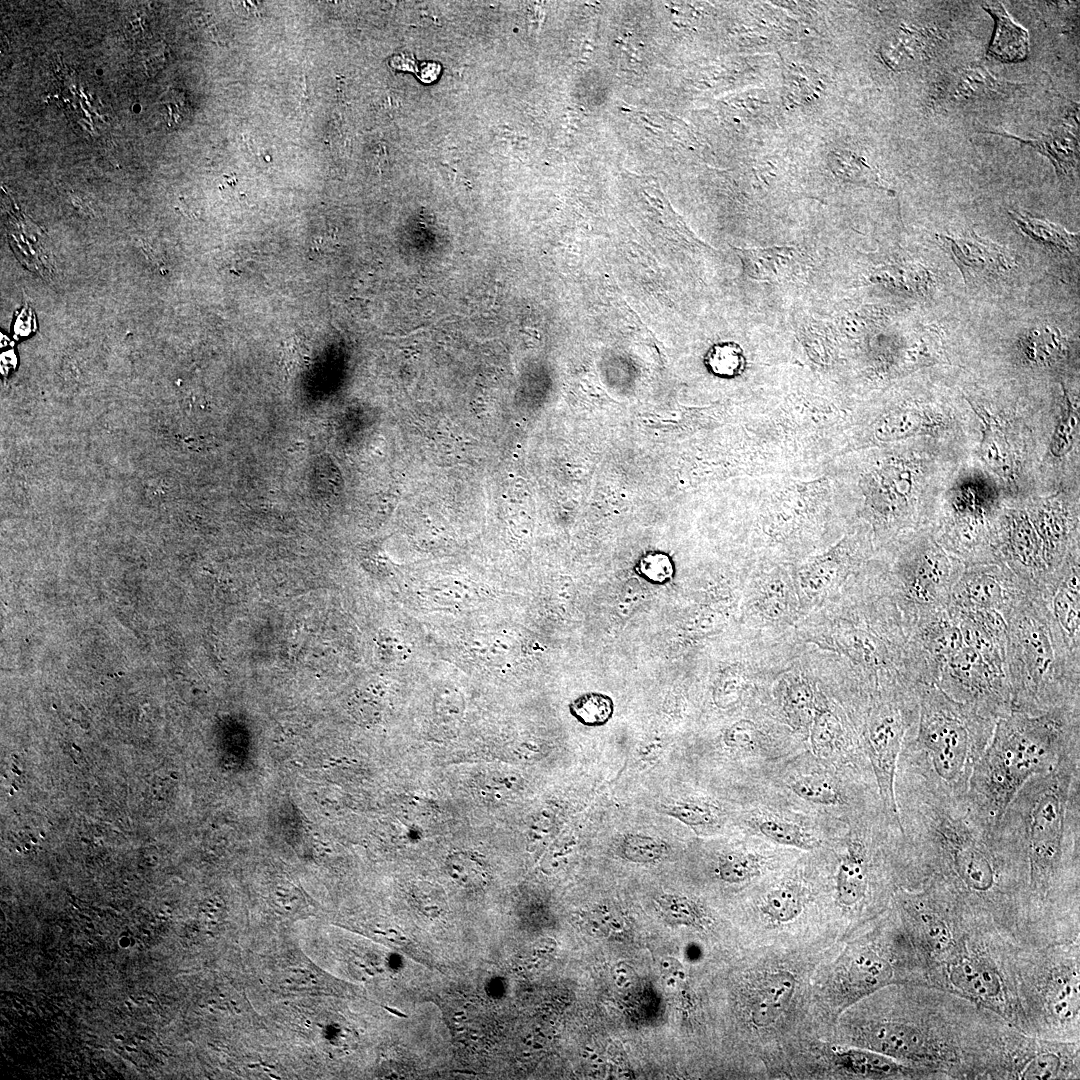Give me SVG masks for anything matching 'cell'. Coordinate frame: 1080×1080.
<instances>
[{"label": "cell", "instance_id": "cell-1", "mask_svg": "<svg viewBox=\"0 0 1080 1080\" xmlns=\"http://www.w3.org/2000/svg\"><path fill=\"white\" fill-rule=\"evenodd\" d=\"M908 851V885H930L964 912L1021 946L1038 940L1028 865L1014 834L993 823L965 797H952L908 780L897 802Z\"/></svg>", "mask_w": 1080, "mask_h": 1080}, {"label": "cell", "instance_id": "cell-2", "mask_svg": "<svg viewBox=\"0 0 1080 1080\" xmlns=\"http://www.w3.org/2000/svg\"><path fill=\"white\" fill-rule=\"evenodd\" d=\"M1080 752L1029 779L1001 821L1028 865L1032 909L1050 935L1079 931Z\"/></svg>", "mask_w": 1080, "mask_h": 1080}, {"label": "cell", "instance_id": "cell-3", "mask_svg": "<svg viewBox=\"0 0 1080 1080\" xmlns=\"http://www.w3.org/2000/svg\"><path fill=\"white\" fill-rule=\"evenodd\" d=\"M1080 752V707L1029 715L1012 710L999 718L978 759L966 799L983 817L999 823L1008 805L1032 777Z\"/></svg>", "mask_w": 1080, "mask_h": 1080}, {"label": "cell", "instance_id": "cell-4", "mask_svg": "<svg viewBox=\"0 0 1080 1080\" xmlns=\"http://www.w3.org/2000/svg\"><path fill=\"white\" fill-rule=\"evenodd\" d=\"M1002 615L1012 710L1039 715L1080 707V650L1065 638L1041 592L1027 590Z\"/></svg>", "mask_w": 1080, "mask_h": 1080}, {"label": "cell", "instance_id": "cell-5", "mask_svg": "<svg viewBox=\"0 0 1080 1080\" xmlns=\"http://www.w3.org/2000/svg\"><path fill=\"white\" fill-rule=\"evenodd\" d=\"M995 723L936 684H921L918 720L899 756L907 763L908 779L952 797H965Z\"/></svg>", "mask_w": 1080, "mask_h": 1080}, {"label": "cell", "instance_id": "cell-6", "mask_svg": "<svg viewBox=\"0 0 1080 1080\" xmlns=\"http://www.w3.org/2000/svg\"><path fill=\"white\" fill-rule=\"evenodd\" d=\"M1016 981L1023 1032L1079 1043V939L1019 947Z\"/></svg>", "mask_w": 1080, "mask_h": 1080}, {"label": "cell", "instance_id": "cell-7", "mask_svg": "<svg viewBox=\"0 0 1080 1080\" xmlns=\"http://www.w3.org/2000/svg\"><path fill=\"white\" fill-rule=\"evenodd\" d=\"M919 715V688L898 699L880 702L873 707L863 731V744L878 793L881 812L887 823L902 833L895 782L898 761L908 732Z\"/></svg>", "mask_w": 1080, "mask_h": 1080}, {"label": "cell", "instance_id": "cell-8", "mask_svg": "<svg viewBox=\"0 0 1080 1080\" xmlns=\"http://www.w3.org/2000/svg\"><path fill=\"white\" fill-rule=\"evenodd\" d=\"M936 685L952 699L994 721L1012 711L1006 673L965 644L945 663Z\"/></svg>", "mask_w": 1080, "mask_h": 1080}, {"label": "cell", "instance_id": "cell-9", "mask_svg": "<svg viewBox=\"0 0 1080 1080\" xmlns=\"http://www.w3.org/2000/svg\"><path fill=\"white\" fill-rule=\"evenodd\" d=\"M1028 589L1007 567L967 566L952 588L948 606L1003 614Z\"/></svg>", "mask_w": 1080, "mask_h": 1080}, {"label": "cell", "instance_id": "cell-10", "mask_svg": "<svg viewBox=\"0 0 1080 1080\" xmlns=\"http://www.w3.org/2000/svg\"><path fill=\"white\" fill-rule=\"evenodd\" d=\"M937 239L949 251L967 286L994 279L1011 269L1006 249L973 230L957 235L938 234Z\"/></svg>", "mask_w": 1080, "mask_h": 1080}, {"label": "cell", "instance_id": "cell-11", "mask_svg": "<svg viewBox=\"0 0 1080 1080\" xmlns=\"http://www.w3.org/2000/svg\"><path fill=\"white\" fill-rule=\"evenodd\" d=\"M1070 645L1080 650V577L1078 563L1053 570L1038 589Z\"/></svg>", "mask_w": 1080, "mask_h": 1080}, {"label": "cell", "instance_id": "cell-12", "mask_svg": "<svg viewBox=\"0 0 1080 1080\" xmlns=\"http://www.w3.org/2000/svg\"><path fill=\"white\" fill-rule=\"evenodd\" d=\"M893 964L871 948L855 952L839 975L842 1002L851 1005L893 983Z\"/></svg>", "mask_w": 1080, "mask_h": 1080}, {"label": "cell", "instance_id": "cell-13", "mask_svg": "<svg viewBox=\"0 0 1080 1080\" xmlns=\"http://www.w3.org/2000/svg\"><path fill=\"white\" fill-rule=\"evenodd\" d=\"M871 858L864 838L848 841L836 873V898L842 907L855 909L866 901L872 882Z\"/></svg>", "mask_w": 1080, "mask_h": 1080}, {"label": "cell", "instance_id": "cell-14", "mask_svg": "<svg viewBox=\"0 0 1080 1080\" xmlns=\"http://www.w3.org/2000/svg\"><path fill=\"white\" fill-rule=\"evenodd\" d=\"M796 987L795 976L788 971L766 974L752 990L749 1015L757 1028L772 1025L786 1010Z\"/></svg>", "mask_w": 1080, "mask_h": 1080}, {"label": "cell", "instance_id": "cell-15", "mask_svg": "<svg viewBox=\"0 0 1080 1080\" xmlns=\"http://www.w3.org/2000/svg\"><path fill=\"white\" fill-rule=\"evenodd\" d=\"M838 1067L852 1076L866 1079L920 1078L913 1068L881 1053L856 1047L836 1050Z\"/></svg>", "mask_w": 1080, "mask_h": 1080}, {"label": "cell", "instance_id": "cell-16", "mask_svg": "<svg viewBox=\"0 0 1080 1080\" xmlns=\"http://www.w3.org/2000/svg\"><path fill=\"white\" fill-rule=\"evenodd\" d=\"M991 134L1014 139L1021 144L1034 147L1044 156L1048 157L1059 178L1070 177L1078 168L1079 149L1078 137L1075 130L1061 127L1051 134H1044L1032 139H1023L1006 132L987 131Z\"/></svg>", "mask_w": 1080, "mask_h": 1080}, {"label": "cell", "instance_id": "cell-17", "mask_svg": "<svg viewBox=\"0 0 1080 1080\" xmlns=\"http://www.w3.org/2000/svg\"><path fill=\"white\" fill-rule=\"evenodd\" d=\"M995 20V32L987 55L1003 62H1018L1026 58L1029 48L1028 32L1015 23L1000 2L983 5Z\"/></svg>", "mask_w": 1080, "mask_h": 1080}, {"label": "cell", "instance_id": "cell-18", "mask_svg": "<svg viewBox=\"0 0 1080 1080\" xmlns=\"http://www.w3.org/2000/svg\"><path fill=\"white\" fill-rule=\"evenodd\" d=\"M937 35L918 29H904L894 35L883 48V57L894 67H905L932 56Z\"/></svg>", "mask_w": 1080, "mask_h": 1080}, {"label": "cell", "instance_id": "cell-19", "mask_svg": "<svg viewBox=\"0 0 1080 1080\" xmlns=\"http://www.w3.org/2000/svg\"><path fill=\"white\" fill-rule=\"evenodd\" d=\"M1008 215L1029 238L1063 253H1075L1079 249V235L1067 231L1059 224L1027 214L1009 210Z\"/></svg>", "mask_w": 1080, "mask_h": 1080}, {"label": "cell", "instance_id": "cell-20", "mask_svg": "<svg viewBox=\"0 0 1080 1080\" xmlns=\"http://www.w3.org/2000/svg\"><path fill=\"white\" fill-rule=\"evenodd\" d=\"M749 274L754 279L779 281L794 272L796 251L790 247L752 249L745 253Z\"/></svg>", "mask_w": 1080, "mask_h": 1080}, {"label": "cell", "instance_id": "cell-21", "mask_svg": "<svg viewBox=\"0 0 1080 1080\" xmlns=\"http://www.w3.org/2000/svg\"><path fill=\"white\" fill-rule=\"evenodd\" d=\"M1002 82L984 67L966 68L953 75L944 87L943 98L949 101H963L997 92Z\"/></svg>", "mask_w": 1080, "mask_h": 1080}, {"label": "cell", "instance_id": "cell-22", "mask_svg": "<svg viewBox=\"0 0 1080 1080\" xmlns=\"http://www.w3.org/2000/svg\"><path fill=\"white\" fill-rule=\"evenodd\" d=\"M805 902L806 896L802 887L793 883L783 884L767 893L761 910L771 921L786 923L801 914Z\"/></svg>", "mask_w": 1080, "mask_h": 1080}, {"label": "cell", "instance_id": "cell-23", "mask_svg": "<svg viewBox=\"0 0 1080 1080\" xmlns=\"http://www.w3.org/2000/svg\"><path fill=\"white\" fill-rule=\"evenodd\" d=\"M783 709L788 723L794 729H809L816 709L811 686L804 680L790 683L785 690Z\"/></svg>", "mask_w": 1080, "mask_h": 1080}, {"label": "cell", "instance_id": "cell-24", "mask_svg": "<svg viewBox=\"0 0 1080 1080\" xmlns=\"http://www.w3.org/2000/svg\"><path fill=\"white\" fill-rule=\"evenodd\" d=\"M847 644L858 662L871 668L879 669L892 661L891 651L877 634L865 629H855L847 636Z\"/></svg>", "mask_w": 1080, "mask_h": 1080}, {"label": "cell", "instance_id": "cell-25", "mask_svg": "<svg viewBox=\"0 0 1080 1080\" xmlns=\"http://www.w3.org/2000/svg\"><path fill=\"white\" fill-rule=\"evenodd\" d=\"M842 736V726L837 716L828 708L816 707L810 725V741L814 754L829 757L837 748Z\"/></svg>", "mask_w": 1080, "mask_h": 1080}, {"label": "cell", "instance_id": "cell-26", "mask_svg": "<svg viewBox=\"0 0 1080 1080\" xmlns=\"http://www.w3.org/2000/svg\"><path fill=\"white\" fill-rule=\"evenodd\" d=\"M571 715L588 727L605 725L613 716L612 698L600 692H586L569 704Z\"/></svg>", "mask_w": 1080, "mask_h": 1080}, {"label": "cell", "instance_id": "cell-27", "mask_svg": "<svg viewBox=\"0 0 1080 1080\" xmlns=\"http://www.w3.org/2000/svg\"><path fill=\"white\" fill-rule=\"evenodd\" d=\"M758 831L769 840L798 849H812L816 842L796 823L780 817H763L756 822Z\"/></svg>", "mask_w": 1080, "mask_h": 1080}, {"label": "cell", "instance_id": "cell-28", "mask_svg": "<svg viewBox=\"0 0 1080 1080\" xmlns=\"http://www.w3.org/2000/svg\"><path fill=\"white\" fill-rule=\"evenodd\" d=\"M710 373L721 378H732L743 370L745 359L741 348L734 342L716 343L707 351L704 359Z\"/></svg>", "mask_w": 1080, "mask_h": 1080}, {"label": "cell", "instance_id": "cell-29", "mask_svg": "<svg viewBox=\"0 0 1080 1080\" xmlns=\"http://www.w3.org/2000/svg\"><path fill=\"white\" fill-rule=\"evenodd\" d=\"M840 571L841 566L834 558H821L801 571L800 585L807 595L818 596L835 584Z\"/></svg>", "mask_w": 1080, "mask_h": 1080}, {"label": "cell", "instance_id": "cell-30", "mask_svg": "<svg viewBox=\"0 0 1080 1080\" xmlns=\"http://www.w3.org/2000/svg\"><path fill=\"white\" fill-rule=\"evenodd\" d=\"M761 868L762 862L757 855L748 852H730L720 858L717 872L720 879L725 882L741 883L758 876Z\"/></svg>", "mask_w": 1080, "mask_h": 1080}, {"label": "cell", "instance_id": "cell-31", "mask_svg": "<svg viewBox=\"0 0 1080 1080\" xmlns=\"http://www.w3.org/2000/svg\"><path fill=\"white\" fill-rule=\"evenodd\" d=\"M790 789L801 799L821 805H833L841 801L837 787L820 775H803L789 784Z\"/></svg>", "mask_w": 1080, "mask_h": 1080}, {"label": "cell", "instance_id": "cell-32", "mask_svg": "<svg viewBox=\"0 0 1080 1080\" xmlns=\"http://www.w3.org/2000/svg\"><path fill=\"white\" fill-rule=\"evenodd\" d=\"M634 570L645 581L664 585L669 583L675 576V563L671 556L660 550L647 551L642 554Z\"/></svg>", "mask_w": 1080, "mask_h": 1080}, {"label": "cell", "instance_id": "cell-33", "mask_svg": "<svg viewBox=\"0 0 1080 1080\" xmlns=\"http://www.w3.org/2000/svg\"><path fill=\"white\" fill-rule=\"evenodd\" d=\"M831 157L832 165L835 164V170L841 177L866 186L882 187L874 170L857 154L848 151L833 152Z\"/></svg>", "mask_w": 1080, "mask_h": 1080}, {"label": "cell", "instance_id": "cell-34", "mask_svg": "<svg viewBox=\"0 0 1080 1080\" xmlns=\"http://www.w3.org/2000/svg\"><path fill=\"white\" fill-rule=\"evenodd\" d=\"M623 855L634 862H651L661 857L664 846L654 838L631 834L623 838L621 845Z\"/></svg>", "mask_w": 1080, "mask_h": 1080}, {"label": "cell", "instance_id": "cell-35", "mask_svg": "<svg viewBox=\"0 0 1080 1080\" xmlns=\"http://www.w3.org/2000/svg\"><path fill=\"white\" fill-rule=\"evenodd\" d=\"M1024 341L1026 352L1033 359H1051L1061 349V335L1050 328L1034 329Z\"/></svg>", "mask_w": 1080, "mask_h": 1080}, {"label": "cell", "instance_id": "cell-36", "mask_svg": "<svg viewBox=\"0 0 1080 1080\" xmlns=\"http://www.w3.org/2000/svg\"><path fill=\"white\" fill-rule=\"evenodd\" d=\"M659 902L666 913L680 923L699 927L705 922V915L700 908L685 897L666 895Z\"/></svg>", "mask_w": 1080, "mask_h": 1080}, {"label": "cell", "instance_id": "cell-37", "mask_svg": "<svg viewBox=\"0 0 1080 1080\" xmlns=\"http://www.w3.org/2000/svg\"><path fill=\"white\" fill-rule=\"evenodd\" d=\"M745 685V679L742 672L736 669H728L725 671L716 685L714 691L715 703L721 708H727L735 703L741 697Z\"/></svg>", "mask_w": 1080, "mask_h": 1080}, {"label": "cell", "instance_id": "cell-38", "mask_svg": "<svg viewBox=\"0 0 1080 1080\" xmlns=\"http://www.w3.org/2000/svg\"><path fill=\"white\" fill-rule=\"evenodd\" d=\"M759 739V730L756 724L747 719H741L729 726L723 734L724 744L732 749L747 750L753 748Z\"/></svg>", "mask_w": 1080, "mask_h": 1080}, {"label": "cell", "instance_id": "cell-39", "mask_svg": "<svg viewBox=\"0 0 1080 1080\" xmlns=\"http://www.w3.org/2000/svg\"><path fill=\"white\" fill-rule=\"evenodd\" d=\"M667 814L689 826H706L716 818L708 806L692 802L672 806Z\"/></svg>", "mask_w": 1080, "mask_h": 1080}, {"label": "cell", "instance_id": "cell-40", "mask_svg": "<svg viewBox=\"0 0 1080 1080\" xmlns=\"http://www.w3.org/2000/svg\"><path fill=\"white\" fill-rule=\"evenodd\" d=\"M787 589L783 582L777 580L765 583L760 596L762 611L771 618L781 616L787 606Z\"/></svg>", "mask_w": 1080, "mask_h": 1080}]
</instances>
